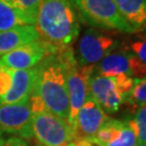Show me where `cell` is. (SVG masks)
<instances>
[{
  "label": "cell",
  "mask_w": 146,
  "mask_h": 146,
  "mask_svg": "<svg viewBox=\"0 0 146 146\" xmlns=\"http://www.w3.org/2000/svg\"><path fill=\"white\" fill-rule=\"evenodd\" d=\"M69 48L49 54L37 65L36 84L29 98L33 114L48 110L68 121L66 68Z\"/></svg>",
  "instance_id": "6da1fadb"
},
{
  "label": "cell",
  "mask_w": 146,
  "mask_h": 146,
  "mask_svg": "<svg viewBox=\"0 0 146 146\" xmlns=\"http://www.w3.org/2000/svg\"><path fill=\"white\" fill-rule=\"evenodd\" d=\"M35 28L39 39L53 52L69 48L80 29L73 0H41Z\"/></svg>",
  "instance_id": "7a4b0ae2"
},
{
  "label": "cell",
  "mask_w": 146,
  "mask_h": 146,
  "mask_svg": "<svg viewBox=\"0 0 146 146\" xmlns=\"http://www.w3.org/2000/svg\"><path fill=\"white\" fill-rule=\"evenodd\" d=\"M82 22L104 29H115L132 34L133 31L120 15L114 0H73Z\"/></svg>",
  "instance_id": "3957f363"
},
{
  "label": "cell",
  "mask_w": 146,
  "mask_h": 146,
  "mask_svg": "<svg viewBox=\"0 0 146 146\" xmlns=\"http://www.w3.org/2000/svg\"><path fill=\"white\" fill-rule=\"evenodd\" d=\"M94 72V66L79 65L73 49L67 51V68H66V84H67L69 116L68 122L73 125L79 110L89 96V81Z\"/></svg>",
  "instance_id": "277c9868"
},
{
  "label": "cell",
  "mask_w": 146,
  "mask_h": 146,
  "mask_svg": "<svg viewBox=\"0 0 146 146\" xmlns=\"http://www.w3.org/2000/svg\"><path fill=\"white\" fill-rule=\"evenodd\" d=\"M31 132L40 146H62L74 140L73 129L67 120L48 110L33 114Z\"/></svg>",
  "instance_id": "5b68a950"
},
{
  "label": "cell",
  "mask_w": 146,
  "mask_h": 146,
  "mask_svg": "<svg viewBox=\"0 0 146 146\" xmlns=\"http://www.w3.org/2000/svg\"><path fill=\"white\" fill-rule=\"evenodd\" d=\"M94 72L105 77L129 75L136 80L146 77V64L128 49L114 50L106 55L96 66Z\"/></svg>",
  "instance_id": "8992f818"
},
{
  "label": "cell",
  "mask_w": 146,
  "mask_h": 146,
  "mask_svg": "<svg viewBox=\"0 0 146 146\" xmlns=\"http://www.w3.org/2000/svg\"><path fill=\"white\" fill-rule=\"evenodd\" d=\"M117 47L118 42L113 37L96 29H88L78 42V58L76 60L81 66H94Z\"/></svg>",
  "instance_id": "52a82bcc"
},
{
  "label": "cell",
  "mask_w": 146,
  "mask_h": 146,
  "mask_svg": "<svg viewBox=\"0 0 146 146\" xmlns=\"http://www.w3.org/2000/svg\"><path fill=\"white\" fill-rule=\"evenodd\" d=\"M29 100L16 104H0V133L14 134L24 140L33 137Z\"/></svg>",
  "instance_id": "ba28073f"
},
{
  "label": "cell",
  "mask_w": 146,
  "mask_h": 146,
  "mask_svg": "<svg viewBox=\"0 0 146 146\" xmlns=\"http://www.w3.org/2000/svg\"><path fill=\"white\" fill-rule=\"evenodd\" d=\"M89 95L108 114L118 111L120 106L127 101L114 77H105L95 72L89 81Z\"/></svg>",
  "instance_id": "9c48e42d"
},
{
  "label": "cell",
  "mask_w": 146,
  "mask_h": 146,
  "mask_svg": "<svg viewBox=\"0 0 146 146\" xmlns=\"http://www.w3.org/2000/svg\"><path fill=\"white\" fill-rule=\"evenodd\" d=\"M108 119V116L103 108L89 95L78 114L74 125L73 129V141L77 140H91L100 128L104 125V122Z\"/></svg>",
  "instance_id": "30bf717a"
},
{
  "label": "cell",
  "mask_w": 146,
  "mask_h": 146,
  "mask_svg": "<svg viewBox=\"0 0 146 146\" xmlns=\"http://www.w3.org/2000/svg\"><path fill=\"white\" fill-rule=\"evenodd\" d=\"M53 51L38 39L16 48L0 58V64L12 70H23L36 67Z\"/></svg>",
  "instance_id": "8fae6325"
},
{
  "label": "cell",
  "mask_w": 146,
  "mask_h": 146,
  "mask_svg": "<svg viewBox=\"0 0 146 146\" xmlns=\"http://www.w3.org/2000/svg\"><path fill=\"white\" fill-rule=\"evenodd\" d=\"M37 79V66L12 72V84L1 104H16L29 100Z\"/></svg>",
  "instance_id": "7c38bea8"
},
{
  "label": "cell",
  "mask_w": 146,
  "mask_h": 146,
  "mask_svg": "<svg viewBox=\"0 0 146 146\" xmlns=\"http://www.w3.org/2000/svg\"><path fill=\"white\" fill-rule=\"evenodd\" d=\"M120 15L133 33L146 31V0H114Z\"/></svg>",
  "instance_id": "4fadbf2b"
},
{
  "label": "cell",
  "mask_w": 146,
  "mask_h": 146,
  "mask_svg": "<svg viewBox=\"0 0 146 146\" xmlns=\"http://www.w3.org/2000/svg\"><path fill=\"white\" fill-rule=\"evenodd\" d=\"M38 39L39 35L33 25H21L8 31H0V56Z\"/></svg>",
  "instance_id": "5bb4252c"
},
{
  "label": "cell",
  "mask_w": 146,
  "mask_h": 146,
  "mask_svg": "<svg viewBox=\"0 0 146 146\" xmlns=\"http://www.w3.org/2000/svg\"><path fill=\"white\" fill-rule=\"evenodd\" d=\"M21 25H31V23L20 11L12 8L3 0H0V31Z\"/></svg>",
  "instance_id": "9a60e30c"
},
{
  "label": "cell",
  "mask_w": 146,
  "mask_h": 146,
  "mask_svg": "<svg viewBox=\"0 0 146 146\" xmlns=\"http://www.w3.org/2000/svg\"><path fill=\"white\" fill-rule=\"evenodd\" d=\"M125 123V120L108 118L104 122V125L100 128V130L96 132V134L90 140V142L93 143L95 146H103L107 143H110L118 136Z\"/></svg>",
  "instance_id": "2e32d148"
},
{
  "label": "cell",
  "mask_w": 146,
  "mask_h": 146,
  "mask_svg": "<svg viewBox=\"0 0 146 146\" xmlns=\"http://www.w3.org/2000/svg\"><path fill=\"white\" fill-rule=\"evenodd\" d=\"M3 1L26 16L31 25H35L41 0H3Z\"/></svg>",
  "instance_id": "e0dca14e"
},
{
  "label": "cell",
  "mask_w": 146,
  "mask_h": 146,
  "mask_svg": "<svg viewBox=\"0 0 146 146\" xmlns=\"http://www.w3.org/2000/svg\"><path fill=\"white\" fill-rule=\"evenodd\" d=\"M129 122L135 133L137 143L146 145V104L139 107L134 118L129 119Z\"/></svg>",
  "instance_id": "ac0fdd59"
},
{
  "label": "cell",
  "mask_w": 146,
  "mask_h": 146,
  "mask_svg": "<svg viewBox=\"0 0 146 146\" xmlns=\"http://www.w3.org/2000/svg\"><path fill=\"white\" fill-rule=\"evenodd\" d=\"M136 143L137 141H136L135 133L132 129L129 120H125V125L121 129L118 136L103 146H135Z\"/></svg>",
  "instance_id": "d6986e66"
},
{
  "label": "cell",
  "mask_w": 146,
  "mask_h": 146,
  "mask_svg": "<svg viewBox=\"0 0 146 146\" xmlns=\"http://www.w3.org/2000/svg\"><path fill=\"white\" fill-rule=\"evenodd\" d=\"M131 104L141 105L146 103V77L140 80H135V84L131 91V94L127 100Z\"/></svg>",
  "instance_id": "ffe728a7"
},
{
  "label": "cell",
  "mask_w": 146,
  "mask_h": 146,
  "mask_svg": "<svg viewBox=\"0 0 146 146\" xmlns=\"http://www.w3.org/2000/svg\"><path fill=\"white\" fill-rule=\"evenodd\" d=\"M12 69L0 64V104L12 84Z\"/></svg>",
  "instance_id": "44dd1931"
},
{
  "label": "cell",
  "mask_w": 146,
  "mask_h": 146,
  "mask_svg": "<svg viewBox=\"0 0 146 146\" xmlns=\"http://www.w3.org/2000/svg\"><path fill=\"white\" fill-rule=\"evenodd\" d=\"M130 51L146 64V36L132 42Z\"/></svg>",
  "instance_id": "7402d4cb"
},
{
  "label": "cell",
  "mask_w": 146,
  "mask_h": 146,
  "mask_svg": "<svg viewBox=\"0 0 146 146\" xmlns=\"http://www.w3.org/2000/svg\"><path fill=\"white\" fill-rule=\"evenodd\" d=\"M0 146H31V144L19 136H3L0 133Z\"/></svg>",
  "instance_id": "603a6c76"
},
{
  "label": "cell",
  "mask_w": 146,
  "mask_h": 146,
  "mask_svg": "<svg viewBox=\"0 0 146 146\" xmlns=\"http://www.w3.org/2000/svg\"><path fill=\"white\" fill-rule=\"evenodd\" d=\"M74 146H95L93 143L89 141V140H77V141H73Z\"/></svg>",
  "instance_id": "cb8c5ba5"
},
{
  "label": "cell",
  "mask_w": 146,
  "mask_h": 146,
  "mask_svg": "<svg viewBox=\"0 0 146 146\" xmlns=\"http://www.w3.org/2000/svg\"><path fill=\"white\" fill-rule=\"evenodd\" d=\"M62 146H74V142L72 141V142H69V143H66V144H64V145H62Z\"/></svg>",
  "instance_id": "d4e9b609"
},
{
  "label": "cell",
  "mask_w": 146,
  "mask_h": 146,
  "mask_svg": "<svg viewBox=\"0 0 146 146\" xmlns=\"http://www.w3.org/2000/svg\"><path fill=\"white\" fill-rule=\"evenodd\" d=\"M135 146H146L145 144H139V143H136Z\"/></svg>",
  "instance_id": "484cf974"
},
{
  "label": "cell",
  "mask_w": 146,
  "mask_h": 146,
  "mask_svg": "<svg viewBox=\"0 0 146 146\" xmlns=\"http://www.w3.org/2000/svg\"><path fill=\"white\" fill-rule=\"evenodd\" d=\"M38 146H40V145H38Z\"/></svg>",
  "instance_id": "4316f807"
},
{
  "label": "cell",
  "mask_w": 146,
  "mask_h": 146,
  "mask_svg": "<svg viewBox=\"0 0 146 146\" xmlns=\"http://www.w3.org/2000/svg\"><path fill=\"white\" fill-rule=\"evenodd\" d=\"M145 104H146V103H145Z\"/></svg>",
  "instance_id": "83f0119b"
}]
</instances>
